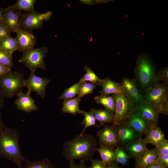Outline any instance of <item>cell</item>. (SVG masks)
Listing matches in <instances>:
<instances>
[{
  "instance_id": "cell-23",
  "label": "cell",
  "mask_w": 168,
  "mask_h": 168,
  "mask_svg": "<svg viewBox=\"0 0 168 168\" xmlns=\"http://www.w3.org/2000/svg\"><path fill=\"white\" fill-rule=\"evenodd\" d=\"M81 101V99L77 96L64 100L62 102V112L74 115L82 114L83 110H81L79 107V103Z\"/></svg>"
},
{
  "instance_id": "cell-36",
  "label": "cell",
  "mask_w": 168,
  "mask_h": 168,
  "mask_svg": "<svg viewBox=\"0 0 168 168\" xmlns=\"http://www.w3.org/2000/svg\"><path fill=\"white\" fill-rule=\"evenodd\" d=\"M159 155L168 154V141L167 139L155 147Z\"/></svg>"
},
{
  "instance_id": "cell-11",
  "label": "cell",
  "mask_w": 168,
  "mask_h": 168,
  "mask_svg": "<svg viewBox=\"0 0 168 168\" xmlns=\"http://www.w3.org/2000/svg\"><path fill=\"white\" fill-rule=\"evenodd\" d=\"M113 126L116 131L118 144L123 147L142 137L125 123Z\"/></svg>"
},
{
  "instance_id": "cell-18",
  "label": "cell",
  "mask_w": 168,
  "mask_h": 168,
  "mask_svg": "<svg viewBox=\"0 0 168 168\" xmlns=\"http://www.w3.org/2000/svg\"><path fill=\"white\" fill-rule=\"evenodd\" d=\"M97 85L102 87L99 91L101 96H106L110 94H117L123 92L120 83L112 80L110 77L101 79Z\"/></svg>"
},
{
  "instance_id": "cell-24",
  "label": "cell",
  "mask_w": 168,
  "mask_h": 168,
  "mask_svg": "<svg viewBox=\"0 0 168 168\" xmlns=\"http://www.w3.org/2000/svg\"><path fill=\"white\" fill-rule=\"evenodd\" d=\"M101 158V161L106 165L110 164L115 161L114 149L108 147L100 145L99 147L96 148Z\"/></svg>"
},
{
  "instance_id": "cell-21",
  "label": "cell",
  "mask_w": 168,
  "mask_h": 168,
  "mask_svg": "<svg viewBox=\"0 0 168 168\" xmlns=\"http://www.w3.org/2000/svg\"><path fill=\"white\" fill-rule=\"evenodd\" d=\"M142 137L123 147L130 158L136 159L148 148Z\"/></svg>"
},
{
  "instance_id": "cell-13",
  "label": "cell",
  "mask_w": 168,
  "mask_h": 168,
  "mask_svg": "<svg viewBox=\"0 0 168 168\" xmlns=\"http://www.w3.org/2000/svg\"><path fill=\"white\" fill-rule=\"evenodd\" d=\"M15 32L19 52H23L33 48L36 44V37L32 31L19 27Z\"/></svg>"
},
{
  "instance_id": "cell-43",
  "label": "cell",
  "mask_w": 168,
  "mask_h": 168,
  "mask_svg": "<svg viewBox=\"0 0 168 168\" xmlns=\"http://www.w3.org/2000/svg\"><path fill=\"white\" fill-rule=\"evenodd\" d=\"M145 168H165L156 162L152 163Z\"/></svg>"
},
{
  "instance_id": "cell-42",
  "label": "cell",
  "mask_w": 168,
  "mask_h": 168,
  "mask_svg": "<svg viewBox=\"0 0 168 168\" xmlns=\"http://www.w3.org/2000/svg\"><path fill=\"white\" fill-rule=\"evenodd\" d=\"M11 71V68L0 64V77Z\"/></svg>"
},
{
  "instance_id": "cell-15",
  "label": "cell",
  "mask_w": 168,
  "mask_h": 168,
  "mask_svg": "<svg viewBox=\"0 0 168 168\" xmlns=\"http://www.w3.org/2000/svg\"><path fill=\"white\" fill-rule=\"evenodd\" d=\"M141 136L145 135L151 128L145 120L134 110L128 116L125 123Z\"/></svg>"
},
{
  "instance_id": "cell-35",
  "label": "cell",
  "mask_w": 168,
  "mask_h": 168,
  "mask_svg": "<svg viewBox=\"0 0 168 168\" xmlns=\"http://www.w3.org/2000/svg\"><path fill=\"white\" fill-rule=\"evenodd\" d=\"M162 81L165 84L168 83V68L165 67L160 69L155 75L154 79V83Z\"/></svg>"
},
{
  "instance_id": "cell-20",
  "label": "cell",
  "mask_w": 168,
  "mask_h": 168,
  "mask_svg": "<svg viewBox=\"0 0 168 168\" xmlns=\"http://www.w3.org/2000/svg\"><path fill=\"white\" fill-rule=\"evenodd\" d=\"M155 147L147 149L140 156L135 159L136 168H145L155 163L159 156Z\"/></svg>"
},
{
  "instance_id": "cell-39",
  "label": "cell",
  "mask_w": 168,
  "mask_h": 168,
  "mask_svg": "<svg viewBox=\"0 0 168 168\" xmlns=\"http://www.w3.org/2000/svg\"><path fill=\"white\" fill-rule=\"evenodd\" d=\"M10 34L11 33L2 21L0 24V40L10 35Z\"/></svg>"
},
{
  "instance_id": "cell-38",
  "label": "cell",
  "mask_w": 168,
  "mask_h": 168,
  "mask_svg": "<svg viewBox=\"0 0 168 168\" xmlns=\"http://www.w3.org/2000/svg\"><path fill=\"white\" fill-rule=\"evenodd\" d=\"M91 164L88 168H106L107 165L101 160L92 159Z\"/></svg>"
},
{
  "instance_id": "cell-17",
  "label": "cell",
  "mask_w": 168,
  "mask_h": 168,
  "mask_svg": "<svg viewBox=\"0 0 168 168\" xmlns=\"http://www.w3.org/2000/svg\"><path fill=\"white\" fill-rule=\"evenodd\" d=\"M31 92L30 90H28L26 93H24L21 91L16 95L18 98L14 103L18 110L29 113L38 109L35 104L34 100L30 96Z\"/></svg>"
},
{
  "instance_id": "cell-29",
  "label": "cell",
  "mask_w": 168,
  "mask_h": 168,
  "mask_svg": "<svg viewBox=\"0 0 168 168\" xmlns=\"http://www.w3.org/2000/svg\"><path fill=\"white\" fill-rule=\"evenodd\" d=\"M83 82L80 79L77 83L66 89L59 97L60 100H67L78 95L80 87Z\"/></svg>"
},
{
  "instance_id": "cell-22",
  "label": "cell",
  "mask_w": 168,
  "mask_h": 168,
  "mask_svg": "<svg viewBox=\"0 0 168 168\" xmlns=\"http://www.w3.org/2000/svg\"><path fill=\"white\" fill-rule=\"evenodd\" d=\"M94 116L101 126L105 123L113 124L114 122V113L105 109H98L91 108L90 111Z\"/></svg>"
},
{
  "instance_id": "cell-32",
  "label": "cell",
  "mask_w": 168,
  "mask_h": 168,
  "mask_svg": "<svg viewBox=\"0 0 168 168\" xmlns=\"http://www.w3.org/2000/svg\"><path fill=\"white\" fill-rule=\"evenodd\" d=\"M12 54L0 49V64L11 68L14 66Z\"/></svg>"
},
{
  "instance_id": "cell-1",
  "label": "cell",
  "mask_w": 168,
  "mask_h": 168,
  "mask_svg": "<svg viewBox=\"0 0 168 168\" xmlns=\"http://www.w3.org/2000/svg\"><path fill=\"white\" fill-rule=\"evenodd\" d=\"M97 144V141L91 135H78L65 142L62 154L70 162L88 161L92 159Z\"/></svg>"
},
{
  "instance_id": "cell-31",
  "label": "cell",
  "mask_w": 168,
  "mask_h": 168,
  "mask_svg": "<svg viewBox=\"0 0 168 168\" xmlns=\"http://www.w3.org/2000/svg\"><path fill=\"white\" fill-rule=\"evenodd\" d=\"M82 114L84 116V118L83 120L81 123V124H85V126L83 130L79 135L80 136L83 134L86 129L88 127L92 126H96L97 127H100V126L96 124V120L94 116L90 111H83Z\"/></svg>"
},
{
  "instance_id": "cell-19",
  "label": "cell",
  "mask_w": 168,
  "mask_h": 168,
  "mask_svg": "<svg viewBox=\"0 0 168 168\" xmlns=\"http://www.w3.org/2000/svg\"><path fill=\"white\" fill-rule=\"evenodd\" d=\"M145 143L156 147L166 139L161 128L157 125L151 127L145 135Z\"/></svg>"
},
{
  "instance_id": "cell-14",
  "label": "cell",
  "mask_w": 168,
  "mask_h": 168,
  "mask_svg": "<svg viewBox=\"0 0 168 168\" xmlns=\"http://www.w3.org/2000/svg\"><path fill=\"white\" fill-rule=\"evenodd\" d=\"M98 144L113 149L118 146V142L114 126L106 125L97 133Z\"/></svg>"
},
{
  "instance_id": "cell-41",
  "label": "cell",
  "mask_w": 168,
  "mask_h": 168,
  "mask_svg": "<svg viewBox=\"0 0 168 168\" xmlns=\"http://www.w3.org/2000/svg\"><path fill=\"white\" fill-rule=\"evenodd\" d=\"M69 168H88L85 163V162L80 161L78 164H76L74 162V161L70 162Z\"/></svg>"
},
{
  "instance_id": "cell-3",
  "label": "cell",
  "mask_w": 168,
  "mask_h": 168,
  "mask_svg": "<svg viewBox=\"0 0 168 168\" xmlns=\"http://www.w3.org/2000/svg\"><path fill=\"white\" fill-rule=\"evenodd\" d=\"M156 73V66L149 54L140 53L136 62L133 79L142 94L154 83Z\"/></svg>"
},
{
  "instance_id": "cell-48",
  "label": "cell",
  "mask_w": 168,
  "mask_h": 168,
  "mask_svg": "<svg viewBox=\"0 0 168 168\" xmlns=\"http://www.w3.org/2000/svg\"><path fill=\"white\" fill-rule=\"evenodd\" d=\"M5 8L0 7V24L2 21V16Z\"/></svg>"
},
{
  "instance_id": "cell-28",
  "label": "cell",
  "mask_w": 168,
  "mask_h": 168,
  "mask_svg": "<svg viewBox=\"0 0 168 168\" xmlns=\"http://www.w3.org/2000/svg\"><path fill=\"white\" fill-rule=\"evenodd\" d=\"M95 100L97 104L103 105L105 109L114 113L115 101L114 94L111 96H96Z\"/></svg>"
},
{
  "instance_id": "cell-40",
  "label": "cell",
  "mask_w": 168,
  "mask_h": 168,
  "mask_svg": "<svg viewBox=\"0 0 168 168\" xmlns=\"http://www.w3.org/2000/svg\"><path fill=\"white\" fill-rule=\"evenodd\" d=\"M160 113H162L167 116L168 115V97L166 99L161 106Z\"/></svg>"
},
{
  "instance_id": "cell-44",
  "label": "cell",
  "mask_w": 168,
  "mask_h": 168,
  "mask_svg": "<svg viewBox=\"0 0 168 168\" xmlns=\"http://www.w3.org/2000/svg\"><path fill=\"white\" fill-rule=\"evenodd\" d=\"M118 163L116 161L110 164L107 165L106 168H119Z\"/></svg>"
},
{
  "instance_id": "cell-27",
  "label": "cell",
  "mask_w": 168,
  "mask_h": 168,
  "mask_svg": "<svg viewBox=\"0 0 168 168\" xmlns=\"http://www.w3.org/2000/svg\"><path fill=\"white\" fill-rule=\"evenodd\" d=\"M0 49L13 53L17 49V44L15 38L11 35L0 40Z\"/></svg>"
},
{
  "instance_id": "cell-25",
  "label": "cell",
  "mask_w": 168,
  "mask_h": 168,
  "mask_svg": "<svg viewBox=\"0 0 168 168\" xmlns=\"http://www.w3.org/2000/svg\"><path fill=\"white\" fill-rule=\"evenodd\" d=\"M36 2V0H17L14 4L8 7L15 10L30 12L35 10Z\"/></svg>"
},
{
  "instance_id": "cell-34",
  "label": "cell",
  "mask_w": 168,
  "mask_h": 168,
  "mask_svg": "<svg viewBox=\"0 0 168 168\" xmlns=\"http://www.w3.org/2000/svg\"><path fill=\"white\" fill-rule=\"evenodd\" d=\"M97 86L96 84L86 82H83L80 87L77 97L81 99L86 95L92 94Z\"/></svg>"
},
{
  "instance_id": "cell-47",
  "label": "cell",
  "mask_w": 168,
  "mask_h": 168,
  "mask_svg": "<svg viewBox=\"0 0 168 168\" xmlns=\"http://www.w3.org/2000/svg\"><path fill=\"white\" fill-rule=\"evenodd\" d=\"M80 1L84 4L89 5H93L95 3V2L94 1L91 0H81Z\"/></svg>"
},
{
  "instance_id": "cell-2",
  "label": "cell",
  "mask_w": 168,
  "mask_h": 168,
  "mask_svg": "<svg viewBox=\"0 0 168 168\" xmlns=\"http://www.w3.org/2000/svg\"><path fill=\"white\" fill-rule=\"evenodd\" d=\"M19 135L16 129L5 127L0 133V156L22 168L26 159L22 154L19 144Z\"/></svg>"
},
{
  "instance_id": "cell-8",
  "label": "cell",
  "mask_w": 168,
  "mask_h": 168,
  "mask_svg": "<svg viewBox=\"0 0 168 168\" xmlns=\"http://www.w3.org/2000/svg\"><path fill=\"white\" fill-rule=\"evenodd\" d=\"M52 14L50 11L41 13L35 10L22 13L19 27L30 31L40 29L44 21L48 20Z\"/></svg>"
},
{
  "instance_id": "cell-45",
  "label": "cell",
  "mask_w": 168,
  "mask_h": 168,
  "mask_svg": "<svg viewBox=\"0 0 168 168\" xmlns=\"http://www.w3.org/2000/svg\"><path fill=\"white\" fill-rule=\"evenodd\" d=\"M6 126L4 125L1 117V113L0 112V133L3 130Z\"/></svg>"
},
{
  "instance_id": "cell-6",
  "label": "cell",
  "mask_w": 168,
  "mask_h": 168,
  "mask_svg": "<svg viewBox=\"0 0 168 168\" xmlns=\"http://www.w3.org/2000/svg\"><path fill=\"white\" fill-rule=\"evenodd\" d=\"M143 101L159 108L168 97L167 84L160 82L153 83L142 94Z\"/></svg>"
},
{
  "instance_id": "cell-9",
  "label": "cell",
  "mask_w": 168,
  "mask_h": 168,
  "mask_svg": "<svg viewBox=\"0 0 168 168\" xmlns=\"http://www.w3.org/2000/svg\"><path fill=\"white\" fill-rule=\"evenodd\" d=\"M134 110L139 114L151 127L157 125L160 109L144 101L134 105Z\"/></svg>"
},
{
  "instance_id": "cell-12",
  "label": "cell",
  "mask_w": 168,
  "mask_h": 168,
  "mask_svg": "<svg viewBox=\"0 0 168 168\" xmlns=\"http://www.w3.org/2000/svg\"><path fill=\"white\" fill-rule=\"evenodd\" d=\"M120 84L123 92L134 105L143 101L142 95L133 79L123 77Z\"/></svg>"
},
{
  "instance_id": "cell-16",
  "label": "cell",
  "mask_w": 168,
  "mask_h": 168,
  "mask_svg": "<svg viewBox=\"0 0 168 168\" xmlns=\"http://www.w3.org/2000/svg\"><path fill=\"white\" fill-rule=\"evenodd\" d=\"M22 13L9 7L5 8L3 14L2 21L11 33L15 32L20 27Z\"/></svg>"
},
{
  "instance_id": "cell-30",
  "label": "cell",
  "mask_w": 168,
  "mask_h": 168,
  "mask_svg": "<svg viewBox=\"0 0 168 168\" xmlns=\"http://www.w3.org/2000/svg\"><path fill=\"white\" fill-rule=\"evenodd\" d=\"M114 151L116 161L118 163L125 166L128 164L130 158L123 147L118 146Z\"/></svg>"
},
{
  "instance_id": "cell-46",
  "label": "cell",
  "mask_w": 168,
  "mask_h": 168,
  "mask_svg": "<svg viewBox=\"0 0 168 168\" xmlns=\"http://www.w3.org/2000/svg\"><path fill=\"white\" fill-rule=\"evenodd\" d=\"M4 97L2 96L0 92V109L3 107L4 105L5 101Z\"/></svg>"
},
{
  "instance_id": "cell-26",
  "label": "cell",
  "mask_w": 168,
  "mask_h": 168,
  "mask_svg": "<svg viewBox=\"0 0 168 168\" xmlns=\"http://www.w3.org/2000/svg\"><path fill=\"white\" fill-rule=\"evenodd\" d=\"M24 163L22 168H56L55 165L47 158L37 161L26 160Z\"/></svg>"
},
{
  "instance_id": "cell-4",
  "label": "cell",
  "mask_w": 168,
  "mask_h": 168,
  "mask_svg": "<svg viewBox=\"0 0 168 168\" xmlns=\"http://www.w3.org/2000/svg\"><path fill=\"white\" fill-rule=\"evenodd\" d=\"M24 74L12 71L0 77V92L2 96L11 98L22 91L25 86Z\"/></svg>"
},
{
  "instance_id": "cell-33",
  "label": "cell",
  "mask_w": 168,
  "mask_h": 168,
  "mask_svg": "<svg viewBox=\"0 0 168 168\" xmlns=\"http://www.w3.org/2000/svg\"><path fill=\"white\" fill-rule=\"evenodd\" d=\"M84 68L86 73L81 79L83 82L88 81L92 83L97 84L101 80L88 66H84Z\"/></svg>"
},
{
  "instance_id": "cell-49",
  "label": "cell",
  "mask_w": 168,
  "mask_h": 168,
  "mask_svg": "<svg viewBox=\"0 0 168 168\" xmlns=\"http://www.w3.org/2000/svg\"><path fill=\"white\" fill-rule=\"evenodd\" d=\"M136 168L135 167V168Z\"/></svg>"
},
{
  "instance_id": "cell-5",
  "label": "cell",
  "mask_w": 168,
  "mask_h": 168,
  "mask_svg": "<svg viewBox=\"0 0 168 168\" xmlns=\"http://www.w3.org/2000/svg\"><path fill=\"white\" fill-rule=\"evenodd\" d=\"M48 51V48L45 46L33 48L23 52L22 57L18 62L23 63L30 72H35L38 69L46 70L44 58Z\"/></svg>"
},
{
  "instance_id": "cell-10",
  "label": "cell",
  "mask_w": 168,
  "mask_h": 168,
  "mask_svg": "<svg viewBox=\"0 0 168 168\" xmlns=\"http://www.w3.org/2000/svg\"><path fill=\"white\" fill-rule=\"evenodd\" d=\"M50 82L49 79L38 77L35 75V72H31L28 78L25 79V86L28 90L35 91L41 98H44L46 94V87Z\"/></svg>"
},
{
  "instance_id": "cell-7",
  "label": "cell",
  "mask_w": 168,
  "mask_h": 168,
  "mask_svg": "<svg viewBox=\"0 0 168 168\" xmlns=\"http://www.w3.org/2000/svg\"><path fill=\"white\" fill-rule=\"evenodd\" d=\"M114 95L115 110L114 122L112 125H117L125 123L128 116L134 110V105L123 92Z\"/></svg>"
},
{
  "instance_id": "cell-37",
  "label": "cell",
  "mask_w": 168,
  "mask_h": 168,
  "mask_svg": "<svg viewBox=\"0 0 168 168\" xmlns=\"http://www.w3.org/2000/svg\"><path fill=\"white\" fill-rule=\"evenodd\" d=\"M156 162L165 168H168V154L160 155Z\"/></svg>"
}]
</instances>
